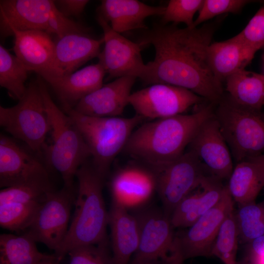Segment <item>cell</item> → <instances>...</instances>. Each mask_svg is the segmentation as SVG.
<instances>
[{
    "mask_svg": "<svg viewBox=\"0 0 264 264\" xmlns=\"http://www.w3.org/2000/svg\"><path fill=\"white\" fill-rule=\"evenodd\" d=\"M132 213L138 222L139 242L129 264H183L175 245L170 217L162 208L149 205Z\"/></svg>",
    "mask_w": 264,
    "mask_h": 264,
    "instance_id": "ba28073f",
    "label": "cell"
},
{
    "mask_svg": "<svg viewBox=\"0 0 264 264\" xmlns=\"http://www.w3.org/2000/svg\"><path fill=\"white\" fill-rule=\"evenodd\" d=\"M203 1L202 0H171L166 6L162 16L161 23L167 24L172 22L176 25L185 23L187 27L194 28V16L199 11Z\"/></svg>",
    "mask_w": 264,
    "mask_h": 264,
    "instance_id": "d6a6232c",
    "label": "cell"
},
{
    "mask_svg": "<svg viewBox=\"0 0 264 264\" xmlns=\"http://www.w3.org/2000/svg\"><path fill=\"white\" fill-rule=\"evenodd\" d=\"M235 37L256 52L264 47V6L258 10L244 28Z\"/></svg>",
    "mask_w": 264,
    "mask_h": 264,
    "instance_id": "d590c367",
    "label": "cell"
},
{
    "mask_svg": "<svg viewBox=\"0 0 264 264\" xmlns=\"http://www.w3.org/2000/svg\"><path fill=\"white\" fill-rule=\"evenodd\" d=\"M0 125L40 158L44 157L51 128L37 82L28 85L17 105L9 108L0 106Z\"/></svg>",
    "mask_w": 264,
    "mask_h": 264,
    "instance_id": "52a82bcc",
    "label": "cell"
},
{
    "mask_svg": "<svg viewBox=\"0 0 264 264\" xmlns=\"http://www.w3.org/2000/svg\"><path fill=\"white\" fill-rule=\"evenodd\" d=\"M66 112L73 120L87 143L91 164L105 179L116 156L124 151L132 132L144 119L136 114L129 117H94L74 109Z\"/></svg>",
    "mask_w": 264,
    "mask_h": 264,
    "instance_id": "5b68a950",
    "label": "cell"
},
{
    "mask_svg": "<svg viewBox=\"0 0 264 264\" xmlns=\"http://www.w3.org/2000/svg\"><path fill=\"white\" fill-rule=\"evenodd\" d=\"M216 105H203L192 113L152 120L132 132L124 151L136 161L158 171L181 156L200 126L214 114Z\"/></svg>",
    "mask_w": 264,
    "mask_h": 264,
    "instance_id": "7a4b0ae2",
    "label": "cell"
},
{
    "mask_svg": "<svg viewBox=\"0 0 264 264\" xmlns=\"http://www.w3.org/2000/svg\"><path fill=\"white\" fill-rule=\"evenodd\" d=\"M137 264H155L154 263H140Z\"/></svg>",
    "mask_w": 264,
    "mask_h": 264,
    "instance_id": "ab89813d",
    "label": "cell"
},
{
    "mask_svg": "<svg viewBox=\"0 0 264 264\" xmlns=\"http://www.w3.org/2000/svg\"><path fill=\"white\" fill-rule=\"evenodd\" d=\"M29 70L16 56L0 45V85L13 99L20 100L27 87L25 83Z\"/></svg>",
    "mask_w": 264,
    "mask_h": 264,
    "instance_id": "f546056e",
    "label": "cell"
},
{
    "mask_svg": "<svg viewBox=\"0 0 264 264\" xmlns=\"http://www.w3.org/2000/svg\"><path fill=\"white\" fill-rule=\"evenodd\" d=\"M109 241L77 246L67 254L69 264H114Z\"/></svg>",
    "mask_w": 264,
    "mask_h": 264,
    "instance_id": "836d02e7",
    "label": "cell"
},
{
    "mask_svg": "<svg viewBox=\"0 0 264 264\" xmlns=\"http://www.w3.org/2000/svg\"><path fill=\"white\" fill-rule=\"evenodd\" d=\"M53 189L25 185L2 188L0 191V226L13 232H24L47 193Z\"/></svg>",
    "mask_w": 264,
    "mask_h": 264,
    "instance_id": "ac0fdd59",
    "label": "cell"
},
{
    "mask_svg": "<svg viewBox=\"0 0 264 264\" xmlns=\"http://www.w3.org/2000/svg\"><path fill=\"white\" fill-rule=\"evenodd\" d=\"M109 188L111 203L134 212L149 206L157 193L156 176L150 168L136 161L113 173Z\"/></svg>",
    "mask_w": 264,
    "mask_h": 264,
    "instance_id": "5bb4252c",
    "label": "cell"
},
{
    "mask_svg": "<svg viewBox=\"0 0 264 264\" xmlns=\"http://www.w3.org/2000/svg\"><path fill=\"white\" fill-rule=\"evenodd\" d=\"M97 20L103 31L104 43L98 57L108 74V78L132 76L142 80L147 70L141 54L143 46L114 31L100 15H97Z\"/></svg>",
    "mask_w": 264,
    "mask_h": 264,
    "instance_id": "9a60e30c",
    "label": "cell"
},
{
    "mask_svg": "<svg viewBox=\"0 0 264 264\" xmlns=\"http://www.w3.org/2000/svg\"><path fill=\"white\" fill-rule=\"evenodd\" d=\"M188 147L210 175L228 180L234 167L232 156L214 114L200 126Z\"/></svg>",
    "mask_w": 264,
    "mask_h": 264,
    "instance_id": "2e32d148",
    "label": "cell"
},
{
    "mask_svg": "<svg viewBox=\"0 0 264 264\" xmlns=\"http://www.w3.org/2000/svg\"><path fill=\"white\" fill-rule=\"evenodd\" d=\"M36 242L25 233L0 235V264H37L56 258L54 254H44L38 249Z\"/></svg>",
    "mask_w": 264,
    "mask_h": 264,
    "instance_id": "f1b7e54d",
    "label": "cell"
},
{
    "mask_svg": "<svg viewBox=\"0 0 264 264\" xmlns=\"http://www.w3.org/2000/svg\"><path fill=\"white\" fill-rule=\"evenodd\" d=\"M226 186L238 205L255 202L264 188V154L237 162Z\"/></svg>",
    "mask_w": 264,
    "mask_h": 264,
    "instance_id": "484cf974",
    "label": "cell"
},
{
    "mask_svg": "<svg viewBox=\"0 0 264 264\" xmlns=\"http://www.w3.org/2000/svg\"></svg>",
    "mask_w": 264,
    "mask_h": 264,
    "instance_id": "7bdbcfd3",
    "label": "cell"
},
{
    "mask_svg": "<svg viewBox=\"0 0 264 264\" xmlns=\"http://www.w3.org/2000/svg\"><path fill=\"white\" fill-rule=\"evenodd\" d=\"M164 6H151L137 0H103L97 10L116 32L122 33L148 29L145 19L152 16H162Z\"/></svg>",
    "mask_w": 264,
    "mask_h": 264,
    "instance_id": "603a6c76",
    "label": "cell"
},
{
    "mask_svg": "<svg viewBox=\"0 0 264 264\" xmlns=\"http://www.w3.org/2000/svg\"><path fill=\"white\" fill-rule=\"evenodd\" d=\"M89 2L88 0H54L59 11L65 16L80 15Z\"/></svg>",
    "mask_w": 264,
    "mask_h": 264,
    "instance_id": "8d00e7d4",
    "label": "cell"
},
{
    "mask_svg": "<svg viewBox=\"0 0 264 264\" xmlns=\"http://www.w3.org/2000/svg\"><path fill=\"white\" fill-rule=\"evenodd\" d=\"M228 97L248 109L262 110L264 106V75L240 70L225 80Z\"/></svg>",
    "mask_w": 264,
    "mask_h": 264,
    "instance_id": "83f0119b",
    "label": "cell"
},
{
    "mask_svg": "<svg viewBox=\"0 0 264 264\" xmlns=\"http://www.w3.org/2000/svg\"><path fill=\"white\" fill-rule=\"evenodd\" d=\"M204 98L192 91L165 84H154L132 93L129 104L137 115L152 120L183 114L191 107L201 104Z\"/></svg>",
    "mask_w": 264,
    "mask_h": 264,
    "instance_id": "7c38bea8",
    "label": "cell"
},
{
    "mask_svg": "<svg viewBox=\"0 0 264 264\" xmlns=\"http://www.w3.org/2000/svg\"><path fill=\"white\" fill-rule=\"evenodd\" d=\"M210 175L185 197L173 212L170 220L174 228H187L215 206L221 199L226 185Z\"/></svg>",
    "mask_w": 264,
    "mask_h": 264,
    "instance_id": "7402d4cb",
    "label": "cell"
},
{
    "mask_svg": "<svg viewBox=\"0 0 264 264\" xmlns=\"http://www.w3.org/2000/svg\"><path fill=\"white\" fill-rule=\"evenodd\" d=\"M43 79L37 82L42 93L50 125L52 142L45 148L44 156L61 175L64 186L74 188L79 168L91 157L89 149L70 117L52 100Z\"/></svg>",
    "mask_w": 264,
    "mask_h": 264,
    "instance_id": "277c9868",
    "label": "cell"
},
{
    "mask_svg": "<svg viewBox=\"0 0 264 264\" xmlns=\"http://www.w3.org/2000/svg\"><path fill=\"white\" fill-rule=\"evenodd\" d=\"M106 73L103 65L98 61L69 74L44 80L52 87L66 111L74 109L82 98L101 87Z\"/></svg>",
    "mask_w": 264,
    "mask_h": 264,
    "instance_id": "44dd1931",
    "label": "cell"
},
{
    "mask_svg": "<svg viewBox=\"0 0 264 264\" xmlns=\"http://www.w3.org/2000/svg\"><path fill=\"white\" fill-rule=\"evenodd\" d=\"M235 215L239 242L247 244L264 235V204L256 202L239 205Z\"/></svg>",
    "mask_w": 264,
    "mask_h": 264,
    "instance_id": "4dcf8cb0",
    "label": "cell"
},
{
    "mask_svg": "<svg viewBox=\"0 0 264 264\" xmlns=\"http://www.w3.org/2000/svg\"><path fill=\"white\" fill-rule=\"evenodd\" d=\"M75 177L78 186L73 215L65 239L53 254L58 262L77 246L109 241V211L102 193L105 179L88 161L79 168Z\"/></svg>",
    "mask_w": 264,
    "mask_h": 264,
    "instance_id": "3957f363",
    "label": "cell"
},
{
    "mask_svg": "<svg viewBox=\"0 0 264 264\" xmlns=\"http://www.w3.org/2000/svg\"><path fill=\"white\" fill-rule=\"evenodd\" d=\"M76 197L74 188L64 186L60 190L48 192L24 233L56 252L67 234Z\"/></svg>",
    "mask_w": 264,
    "mask_h": 264,
    "instance_id": "9c48e42d",
    "label": "cell"
},
{
    "mask_svg": "<svg viewBox=\"0 0 264 264\" xmlns=\"http://www.w3.org/2000/svg\"><path fill=\"white\" fill-rule=\"evenodd\" d=\"M31 186L53 189L41 158L13 138L0 136V186Z\"/></svg>",
    "mask_w": 264,
    "mask_h": 264,
    "instance_id": "8fae6325",
    "label": "cell"
},
{
    "mask_svg": "<svg viewBox=\"0 0 264 264\" xmlns=\"http://www.w3.org/2000/svg\"><path fill=\"white\" fill-rule=\"evenodd\" d=\"M256 52L235 36L224 41L211 43L207 60L212 73L220 82L250 63Z\"/></svg>",
    "mask_w": 264,
    "mask_h": 264,
    "instance_id": "4316f807",
    "label": "cell"
},
{
    "mask_svg": "<svg viewBox=\"0 0 264 264\" xmlns=\"http://www.w3.org/2000/svg\"><path fill=\"white\" fill-rule=\"evenodd\" d=\"M57 9L51 0H0V37L4 39L15 31L48 33L50 18Z\"/></svg>",
    "mask_w": 264,
    "mask_h": 264,
    "instance_id": "e0dca14e",
    "label": "cell"
},
{
    "mask_svg": "<svg viewBox=\"0 0 264 264\" xmlns=\"http://www.w3.org/2000/svg\"><path fill=\"white\" fill-rule=\"evenodd\" d=\"M162 209L169 217L178 204L210 175L195 154L188 149L179 157L154 172Z\"/></svg>",
    "mask_w": 264,
    "mask_h": 264,
    "instance_id": "30bf717a",
    "label": "cell"
},
{
    "mask_svg": "<svg viewBox=\"0 0 264 264\" xmlns=\"http://www.w3.org/2000/svg\"><path fill=\"white\" fill-rule=\"evenodd\" d=\"M109 226L114 264H129L139 242V227L135 215L111 203L109 211Z\"/></svg>",
    "mask_w": 264,
    "mask_h": 264,
    "instance_id": "cb8c5ba5",
    "label": "cell"
},
{
    "mask_svg": "<svg viewBox=\"0 0 264 264\" xmlns=\"http://www.w3.org/2000/svg\"></svg>",
    "mask_w": 264,
    "mask_h": 264,
    "instance_id": "b9f144b4",
    "label": "cell"
},
{
    "mask_svg": "<svg viewBox=\"0 0 264 264\" xmlns=\"http://www.w3.org/2000/svg\"><path fill=\"white\" fill-rule=\"evenodd\" d=\"M234 201L226 186L220 201L187 229L175 234V242L179 256L185 260L212 256V250L219 228L226 216L234 209Z\"/></svg>",
    "mask_w": 264,
    "mask_h": 264,
    "instance_id": "4fadbf2b",
    "label": "cell"
},
{
    "mask_svg": "<svg viewBox=\"0 0 264 264\" xmlns=\"http://www.w3.org/2000/svg\"><path fill=\"white\" fill-rule=\"evenodd\" d=\"M58 261L56 258L45 260L40 262L37 264H58Z\"/></svg>",
    "mask_w": 264,
    "mask_h": 264,
    "instance_id": "74e56055",
    "label": "cell"
},
{
    "mask_svg": "<svg viewBox=\"0 0 264 264\" xmlns=\"http://www.w3.org/2000/svg\"><path fill=\"white\" fill-rule=\"evenodd\" d=\"M236 264H251L247 261L244 260V259L241 260L239 261H237Z\"/></svg>",
    "mask_w": 264,
    "mask_h": 264,
    "instance_id": "f35d334b",
    "label": "cell"
},
{
    "mask_svg": "<svg viewBox=\"0 0 264 264\" xmlns=\"http://www.w3.org/2000/svg\"><path fill=\"white\" fill-rule=\"evenodd\" d=\"M137 78L124 76L103 86L82 98L74 109L94 117L120 116L128 104Z\"/></svg>",
    "mask_w": 264,
    "mask_h": 264,
    "instance_id": "ffe728a7",
    "label": "cell"
},
{
    "mask_svg": "<svg viewBox=\"0 0 264 264\" xmlns=\"http://www.w3.org/2000/svg\"><path fill=\"white\" fill-rule=\"evenodd\" d=\"M217 105L214 115L236 162L264 154V112L242 107L228 96Z\"/></svg>",
    "mask_w": 264,
    "mask_h": 264,
    "instance_id": "8992f818",
    "label": "cell"
},
{
    "mask_svg": "<svg viewBox=\"0 0 264 264\" xmlns=\"http://www.w3.org/2000/svg\"><path fill=\"white\" fill-rule=\"evenodd\" d=\"M239 234L235 215L231 211L225 218L218 231L212 250L224 264H236Z\"/></svg>",
    "mask_w": 264,
    "mask_h": 264,
    "instance_id": "1f68e13d",
    "label": "cell"
},
{
    "mask_svg": "<svg viewBox=\"0 0 264 264\" xmlns=\"http://www.w3.org/2000/svg\"><path fill=\"white\" fill-rule=\"evenodd\" d=\"M13 35L15 56L29 71H34L43 79L62 76L56 64L55 42L48 33L15 31Z\"/></svg>",
    "mask_w": 264,
    "mask_h": 264,
    "instance_id": "d6986e66",
    "label": "cell"
},
{
    "mask_svg": "<svg viewBox=\"0 0 264 264\" xmlns=\"http://www.w3.org/2000/svg\"><path fill=\"white\" fill-rule=\"evenodd\" d=\"M250 2L247 0H204L194 21V27L220 15L238 13Z\"/></svg>",
    "mask_w": 264,
    "mask_h": 264,
    "instance_id": "e575fe53",
    "label": "cell"
},
{
    "mask_svg": "<svg viewBox=\"0 0 264 264\" xmlns=\"http://www.w3.org/2000/svg\"><path fill=\"white\" fill-rule=\"evenodd\" d=\"M216 30L214 23L178 28L155 24L143 30L138 43L152 45L154 59L147 64L142 80L149 85L165 84L188 89L217 105L223 97L222 83L212 73L207 50Z\"/></svg>",
    "mask_w": 264,
    "mask_h": 264,
    "instance_id": "6da1fadb",
    "label": "cell"
},
{
    "mask_svg": "<svg viewBox=\"0 0 264 264\" xmlns=\"http://www.w3.org/2000/svg\"><path fill=\"white\" fill-rule=\"evenodd\" d=\"M263 203L264 204V201H263Z\"/></svg>",
    "mask_w": 264,
    "mask_h": 264,
    "instance_id": "60d3db41",
    "label": "cell"
},
{
    "mask_svg": "<svg viewBox=\"0 0 264 264\" xmlns=\"http://www.w3.org/2000/svg\"><path fill=\"white\" fill-rule=\"evenodd\" d=\"M54 42L56 64L62 76L74 72L87 61L98 57L104 38L72 33L58 38Z\"/></svg>",
    "mask_w": 264,
    "mask_h": 264,
    "instance_id": "d4e9b609",
    "label": "cell"
}]
</instances>
